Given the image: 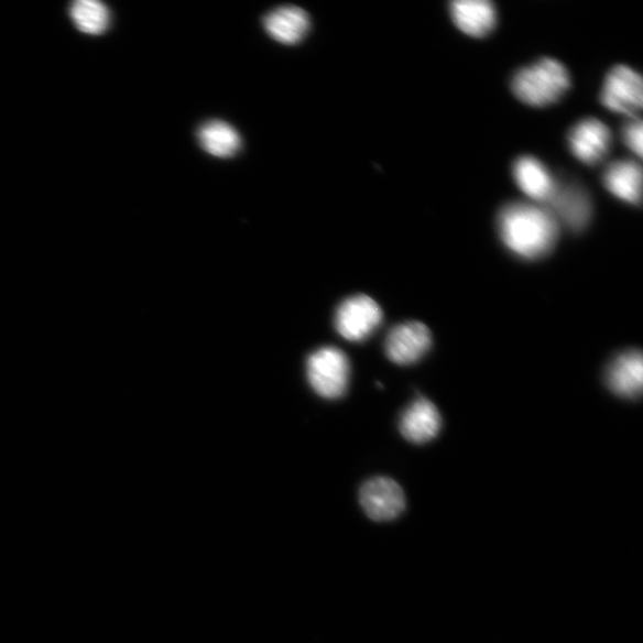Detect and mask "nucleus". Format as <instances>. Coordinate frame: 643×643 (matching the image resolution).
I'll return each mask as SVG.
<instances>
[{
    "label": "nucleus",
    "instance_id": "1",
    "mask_svg": "<svg viewBox=\"0 0 643 643\" xmlns=\"http://www.w3.org/2000/svg\"><path fill=\"white\" fill-rule=\"evenodd\" d=\"M499 224L504 244L524 259L546 255L558 238L554 215L532 204H509L502 210Z\"/></svg>",
    "mask_w": 643,
    "mask_h": 643
},
{
    "label": "nucleus",
    "instance_id": "2",
    "mask_svg": "<svg viewBox=\"0 0 643 643\" xmlns=\"http://www.w3.org/2000/svg\"><path fill=\"white\" fill-rule=\"evenodd\" d=\"M569 87L567 69L553 58H543L522 68L513 79V91L523 103L546 107L557 101Z\"/></svg>",
    "mask_w": 643,
    "mask_h": 643
},
{
    "label": "nucleus",
    "instance_id": "3",
    "mask_svg": "<svg viewBox=\"0 0 643 643\" xmlns=\"http://www.w3.org/2000/svg\"><path fill=\"white\" fill-rule=\"evenodd\" d=\"M349 360L339 348L324 347L306 362V374L313 390L326 400L344 396L349 382Z\"/></svg>",
    "mask_w": 643,
    "mask_h": 643
},
{
    "label": "nucleus",
    "instance_id": "4",
    "mask_svg": "<svg viewBox=\"0 0 643 643\" xmlns=\"http://www.w3.org/2000/svg\"><path fill=\"white\" fill-rule=\"evenodd\" d=\"M383 312L369 296L358 295L342 302L335 315L336 330L348 341L367 340L382 324Z\"/></svg>",
    "mask_w": 643,
    "mask_h": 643
},
{
    "label": "nucleus",
    "instance_id": "5",
    "mask_svg": "<svg viewBox=\"0 0 643 643\" xmlns=\"http://www.w3.org/2000/svg\"><path fill=\"white\" fill-rule=\"evenodd\" d=\"M359 502L369 519L374 522H390L400 517L405 510V494L399 482L388 477H375L361 487Z\"/></svg>",
    "mask_w": 643,
    "mask_h": 643
},
{
    "label": "nucleus",
    "instance_id": "6",
    "mask_svg": "<svg viewBox=\"0 0 643 643\" xmlns=\"http://www.w3.org/2000/svg\"><path fill=\"white\" fill-rule=\"evenodd\" d=\"M601 98L609 110L634 117L642 108V80L630 67H613L606 79Z\"/></svg>",
    "mask_w": 643,
    "mask_h": 643
},
{
    "label": "nucleus",
    "instance_id": "7",
    "mask_svg": "<svg viewBox=\"0 0 643 643\" xmlns=\"http://www.w3.org/2000/svg\"><path fill=\"white\" fill-rule=\"evenodd\" d=\"M432 334L421 322H405L394 327L388 335L385 350L388 358L397 364H412L428 353Z\"/></svg>",
    "mask_w": 643,
    "mask_h": 643
},
{
    "label": "nucleus",
    "instance_id": "8",
    "mask_svg": "<svg viewBox=\"0 0 643 643\" xmlns=\"http://www.w3.org/2000/svg\"><path fill=\"white\" fill-rule=\"evenodd\" d=\"M569 149L584 164L595 165L608 154L611 134L601 121L589 119L579 122L569 133Z\"/></svg>",
    "mask_w": 643,
    "mask_h": 643
},
{
    "label": "nucleus",
    "instance_id": "9",
    "mask_svg": "<svg viewBox=\"0 0 643 643\" xmlns=\"http://www.w3.org/2000/svg\"><path fill=\"white\" fill-rule=\"evenodd\" d=\"M400 428L407 442L426 444L440 432L442 416L429 400L418 399L404 412Z\"/></svg>",
    "mask_w": 643,
    "mask_h": 643
},
{
    "label": "nucleus",
    "instance_id": "10",
    "mask_svg": "<svg viewBox=\"0 0 643 643\" xmlns=\"http://www.w3.org/2000/svg\"><path fill=\"white\" fill-rule=\"evenodd\" d=\"M607 383L623 399H637L643 385V360L640 350H630L618 357L607 372Z\"/></svg>",
    "mask_w": 643,
    "mask_h": 643
},
{
    "label": "nucleus",
    "instance_id": "11",
    "mask_svg": "<svg viewBox=\"0 0 643 643\" xmlns=\"http://www.w3.org/2000/svg\"><path fill=\"white\" fill-rule=\"evenodd\" d=\"M269 35L283 45H297L310 29V18L297 7H282L271 11L264 20Z\"/></svg>",
    "mask_w": 643,
    "mask_h": 643
},
{
    "label": "nucleus",
    "instance_id": "12",
    "mask_svg": "<svg viewBox=\"0 0 643 643\" xmlns=\"http://www.w3.org/2000/svg\"><path fill=\"white\" fill-rule=\"evenodd\" d=\"M453 21L467 35L489 34L497 21L495 9L487 0H459L450 6Z\"/></svg>",
    "mask_w": 643,
    "mask_h": 643
},
{
    "label": "nucleus",
    "instance_id": "13",
    "mask_svg": "<svg viewBox=\"0 0 643 643\" xmlns=\"http://www.w3.org/2000/svg\"><path fill=\"white\" fill-rule=\"evenodd\" d=\"M514 177L522 192L538 201H548L558 186L544 164L532 156L516 161Z\"/></svg>",
    "mask_w": 643,
    "mask_h": 643
},
{
    "label": "nucleus",
    "instance_id": "14",
    "mask_svg": "<svg viewBox=\"0 0 643 643\" xmlns=\"http://www.w3.org/2000/svg\"><path fill=\"white\" fill-rule=\"evenodd\" d=\"M547 203H549L551 208L571 229H582L590 219L591 207L589 198L586 193L577 187L568 186L560 188L557 186Z\"/></svg>",
    "mask_w": 643,
    "mask_h": 643
},
{
    "label": "nucleus",
    "instance_id": "15",
    "mask_svg": "<svg viewBox=\"0 0 643 643\" xmlns=\"http://www.w3.org/2000/svg\"><path fill=\"white\" fill-rule=\"evenodd\" d=\"M604 185L613 196L639 204L642 192L641 167L633 161H618L606 171Z\"/></svg>",
    "mask_w": 643,
    "mask_h": 643
},
{
    "label": "nucleus",
    "instance_id": "16",
    "mask_svg": "<svg viewBox=\"0 0 643 643\" xmlns=\"http://www.w3.org/2000/svg\"><path fill=\"white\" fill-rule=\"evenodd\" d=\"M201 149L216 157H231L241 149V138L236 128L222 121H210L198 130Z\"/></svg>",
    "mask_w": 643,
    "mask_h": 643
},
{
    "label": "nucleus",
    "instance_id": "17",
    "mask_svg": "<svg viewBox=\"0 0 643 643\" xmlns=\"http://www.w3.org/2000/svg\"><path fill=\"white\" fill-rule=\"evenodd\" d=\"M69 13L73 23L85 34H103L110 25L109 9L96 0H78L70 6Z\"/></svg>",
    "mask_w": 643,
    "mask_h": 643
},
{
    "label": "nucleus",
    "instance_id": "18",
    "mask_svg": "<svg viewBox=\"0 0 643 643\" xmlns=\"http://www.w3.org/2000/svg\"><path fill=\"white\" fill-rule=\"evenodd\" d=\"M623 139L628 149L642 156V122L639 119H633L625 126Z\"/></svg>",
    "mask_w": 643,
    "mask_h": 643
}]
</instances>
